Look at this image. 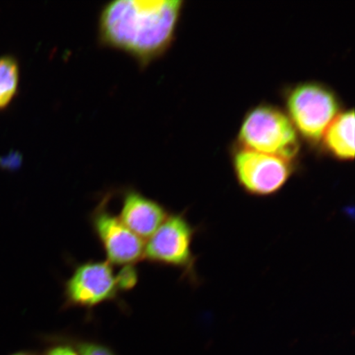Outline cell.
<instances>
[{
    "label": "cell",
    "mask_w": 355,
    "mask_h": 355,
    "mask_svg": "<svg viewBox=\"0 0 355 355\" xmlns=\"http://www.w3.org/2000/svg\"><path fill=\"white\" fill-rule=\"evenodd\" d=\"M182 0H115L101 8L102 46L125 53L141 68L162 57L175 41Z\"/></svg>",
    "instance_id": "6da1fadb"
},
{
    "label": "cell",
    "mask_w": 355,
    "mask_h": 355,
    "mask_svg": "<svg viewBox=\"0 0 355 355\" xmlns=\"http://www.w3.org/2000/svg\"><path fill=\"white\" fill-rule=\"evenodd\" d=\"M282 98L284 110L302 143L314 149H318L323 133L344 110L343 101L334 89L315 80L286 87Z\"/></svg>",
    "instance_id": "7a4b0ae2"
},
{
    "label": "cell",
    "mask_w": 355,
    "mask_h": 355,
    "mask_svg": "<svg viewBox=\"0 0 355 355\" xmlns=\"http://www.w3.org/2000/svg\"><path fill=\"white\" fill-rule=\"evenodd\" d=\"M234 145L298 162L303 143L284 109L260 103L243 115Z\"/></svg>",
    "instance_id": "3957f363"
},
{
    "label": "cell",
    "mask_w": 355,
    "mask_h": 355,
    "mask_svg": "<svg viewBox=\"0 0 355 355\" xmlns=\"http://www.w3.org/2000/svg\"><path fill=\"white\" fill-rule=\"evenodd\" d=\"M198 232L189 221L186 212L173 213L144 246L143 260L153 265L171 266L180 270L191 283H198L197 257L193 243Z\"/></svg>",
    "instance_id": "277c9868"
},
{
    "label": "cell",
    "mask_w": 355,
    "mask_h": 355,
    "mask_svg": "<svg viewBox=\"0 0 355 355\" xmlns=\"http://www.w3.org/2000/svg\"><path fill=\"white\" fill-rule=\"evenodd\" d=\"M230 162L238 184L244 192L255 197H269L279 193L298 167V162L234 145L230 150Z\"/></svg>",
    "instance_id": "5b68a950"
},
{
    "label": "cell",
    "mask_w": 355,
    "mask_h": 355,
    "mask_svg": "<svg viewBox=\"0 0 355 355\" xmlns=\"http://www.w3.org/2000/svg\"><path fill=\"white\" fill-rule=\"evenodd\" d=\"M121 295L116 273L107 261H87L75 266L64 284V309L91 311L118 302Z\"/></svg>",
    "instance_id": "8992f818"
},
{
    "label": "cell",
    "mask_w": 355,
    "mask_h": 355,
    "mask_svg": "<svg viewBox=\"0 0 355 355\" xmlns=\"http://www.w3.org/2000/svg\"><path fill=\"white\" fill-rule=\"evenodd\" d=\"M106 194L90 216L93 233L103 248L106 261L112 266L136 265L143 261L145 243L109 209Z\"/></svg>",
    "instance_id": "52a82bcc"
},
{
    "label": "cell",
    "mask_w": 355,
    "mask_h": 355,
    "mask_svg": "<svg viewBox=\"0 0 355 355\" xmlns=\"http://www.w3.org/2000/svg\"><path fill=\"white\" fill-rule=\"evenodd\" d=\"M170 214L162 203L146 197L140 191L132 188L123 190L119 217L143 241L152 237Z\"/></svg>",
    "instance_id": "ba28073f"
},
{
    "label": "cell",
    "mask_w": 355,
    "mask_h": 355,
    "mask_svg": "<svg viewBox=\"0 0 355 355\" xmlns=\"http://www.w3.org/2000/svg\"><path fill=\"white\" fill-rule=\"evenodd\" d=\"M354 126V109L343 110L323 133L318 149L336 161L353 162L355 155Z\"/></svg>",
    "instance_id": "9c48e42d"
},
{
    "label": "cell",
    "mask_w": 355,
    "mask_h": 355,
    "mask_svg": "<svg viewBox=\"0 0 355 355\" xmlns=\"http://www.w3.org/2000/svg\"><path fill=\"white\" fill-rule=\"evenodd\" d=\"M20 67L15 56L0 57V110H6L19 92Z\"/></svg>",
    "instance_id": "30bf717a"
},
{
    "label": "cell",
    "mask_w": 355,
    "mask_h": 355,
    "mask_svg": "<svg viewBox=\"0 0 355 355\" xmlns=\"http://www.w3.org/2000/svg\"><path fill=\"white\" fill-rule=\"evenodd\" d=\"M50 338L65 341L72 345L77 349L79 355H116L108 346L96 341L80 340L63 336H51Z\"/></svg>",
    "instance_id": "8fae6325"
},
{
    "label": "cell",
    "mask_w": 355,
    "mask_h": 355,
    "mask_svg": "<svg viewBox=\"0 0 355 355\" xmlns=\"http://www.w3.org/2000/svg\"><path fill=\"white\" fill-rule=\"evenodd\" d=\"M116 279L121 293L132 291L139 281V273L136 265L121 266V269L116 273Z\"/></svg>",
    "instance_id": "7c38bea8"
},
{
    "label": "cell",
    "mask_w": 355,
    "mask_h": 355,
    "mask_svg": "<svg viewBox=\"0 0 355 355\" xmlns=\"http://www.w3.org/2000/svg\"><path fill=\"white\" fill-rule=\"evenodd\" d=\"M49 340L52 345L44 350L43 355H79L77 349L72 345L65 341L50 338V337Z\"/></svg>",
    "instance_id": "4fadbf2b"
},
{
    "label": "cell",
    "mask_w": 355,
    "mask_h": 355,
    "mask_svg": "<svg viewBox=\"0 0 355 355\" xmlns=\"http://www.w3.org/2000/svg\"><path fill=\"white\" fill-rule=\"evenodd\" d=\"M10 355H38L37 354H35V352H19L15 354H12Z\"/></svg>",
    "instance_id": "5bb4252c"
}]
</instances>
